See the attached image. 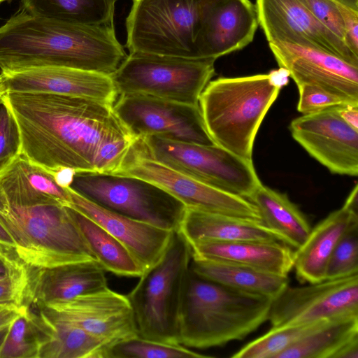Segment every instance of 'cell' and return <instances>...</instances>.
I'll return each mask as SVG.
<instances>
[{
    "label": "cell",
    "instance_id": "obj_1",
    "mask_svg": "<svg viewBox=\"0 0 358 358\" xmlns=\"http://www.w3.org/2000/svg\"><path fill=\"white\" fill-rule=\"evenodd\" d=\"M1 101L18 125L21 155L48 171L115 173L136 140L106 103L22 92Z\"/></svg>",
    "mask_w": 358,
    "mask_h": 358
},
{
    "label": "cell",
    "instance_id": "obj_2",
    "mask_svg": "<svg viewBox=\"0 0 358 358\" xmlns=\"http://www.w3.org/2000/svg\"><path fill=\"white\" fill-rule=\"evenodd\" d=\"M127 57L114 24L70 22L22 9L0 27V69L66 67L111 75Z\"/></svg>",
    "mask_w": 358,
    "mask_h": 358
},
{
    "label": "cell",
    "instance_id": "obj_3",
    "mask_svg": "<svg viewBox=\"0 0 358 358\" xmlns=\"http://www.w3.org/2000/svg\"><path fill=\"white\" fill-rule=\"evenodd\" d=\"M289 77L288 71L280 67L268 73L210 81L199 105L215 143L252 162L259 128Z\"/></svg>",
    "mask_w": 358,
    "mask_h": 358
},
{
    "label": "cell",
    "instance_id": "obj_4",
    "mask_svg": "<svg viewBox=\"0 0 358 358\" xmlns=\"http://www.w3.org/2000/svg\"><path fill=\"white\" fill-rule=\"evenodd\" d=\"M271 300L203 278L189 267L180 313V343L206 349L242 340L268 320Z\"/></svg>",
    "mask_w": 358,
    "mask_h": 358
},
{
    "label": "cell",
    "instance_id": "obj_5",
    "mask_svg": "<svg viewBox=\"0 0 358 358\" xmlns=\"http://www.w3.org/2000/svg\"><path fill=\"white\" fill-rule=\"evenodd\" d=\"M0 220L29 267L96 261L70 208L52 197L26 203L0 201Z\"/></svg>",
    "mask_w": 358,
    "mask_h": 358
},
{
    "label": "cell",
    "instance_id": "obj_6",
    "mask_svg": "<svg viewBox=\"0 0 358 358\" xmlns=\"http://www.w3.org/2000/svg\"><path fill=\"white\" fill-rule=\"evenodd\" d=\"M191 259L189 243L174 231L162 257L127 295L139 338L181 345L180 313Z\"/></svg>",
    "mask_w": 358,
    "mask_h": 358
},
{
    "label": "cell",
    "instance_id": "obj_7",
    "mask_svg": "<svg viewBox=\"0 0 358 358\" xmlns=\"http://www.w3.org/2000/svg\"><path fill=\"white\" fill-rule=\"evenodd\" d=\"M215 60L129 52L110 77L120 95L144 94L199 105L215 74Z\"/></svg>",
    "mask_w": 358,
    "mask_h": 358
},
{
    "label": "cell",
    "instance_id": "obj_8",
    "mask_svg": "<svg viewBox=\"0 0 358 358\" xmlns=\"http://www.w3.org/2000/svg\"><path fill=\"white\" fill-rule=\"evenodd\" d=\"M69 187L106 209L169 231L179 230L187 209L164 189L129 176L76 172Z\"/></svg>",
    "mask_w": 358,
    "mask_h": 358
},
{
    "label": "cell",
    "instance_id": "obj_9",
    "mask_svg": "<svg viewBox=\"0 0 358 358\" xmlns=\"http://www.w3.org/2000/svg\"><path fill=\"white\" fill-rule=\"evenodd\" d=\"M141 150L189 177L248 199L262 184L253 166L217 145L172 141L156 136L138 138Z\"/></svg>",
    "mask_w": 358,
    "mask_h": 358
},
{
    "label": "cell",
    "instance_id": "obj_10",
    "mask_svg": "<svg viewBox=\"0 0 358 358\" xmlns=\"http://www.w3.org/2000/svg\"><path fill=\"white\" fill-rule=\"evenodd\" d=\"M200 9L201 0H133L126 20L129 52L199 58Z\"/></svg>",
    "mask_w": 358,
    "mask_h": 358
},
{
    "label": "cell",
    "instance_id": "obj_11",
    "mask_svg": "<svg viewBox=\"0 0 358 358\" xmlns=\"http://www.w3.org/2000/svg\"><path fill=\"white\" fill-rule=\"evenodd\" d=\"M113 174L133 176L155 184L180 200L187 208L262 222L257 208L247 199L165 166L143 152L136 141L118 171Z\"/></svg>",
    "mask_w": 358,
    "mask_h": 358
},
{
    "label": "cell",
    "instance_id": "obj_12",
    "mask_svg": "<svg viewBox=\"0 0 358 358\" xmlns=\"http://www.w3.org/2000/svg\"><path fill=\"white\" fill-rule=\"evenodd\" d=\"M113 108L136 138L156 136L188 143L216 145L207 131L199 105L144 94H122Z\"/></svg>",
    "mask_w": 358,
    "mask_h": 358
},
{
    "label": "cell",
    "instance_id": "obj_13",
    "mask_svg": "<svg viewBox=\"0 0 358 358\" xmlns=\"http://www.w3.org/2000/svg\"><path fill=\"white\" fill-rule=\"evenodd\" d=\"M308 284L288 285L271 300L272 327L358 315V274Z\"/></svg>",
    "mask_w": 358,
    "mask_h": 358
},
{
    "label": "cell",
    "instance_id": "obj_14",
    "mask_svg": "<svg viewBox=\"0 0 358 358\" xmlns=\"http://www.w3.org/2000/svg\"><path fill=\"white\" fill-rule=\"evenodd\" d=\"M289 128L294 139L332 173L357 176L358 130L341 117L338 108L303 115Z\"/></svg>",
    "mask_w": 358,
    "mask_h": 358
},
{
    "label": "cell",
    "instance_id": "obj_15",
    "mask_svg": "<svg viewBox=\"0 0 358 358\" xmlns=\"http://www.w3.org/2000/svg\"><path fill=\"white\" fill-rule=\"evenodd\" d=\"M43 308L111 346L138 337L134 312L127 295L108 287Z\"/></svg>",
    "mask_w": 358,
    "mask_h": 358
},
{
    "label": "cell",
    "instance_id": "obj_16",
    "mask_svg": "<svg viewBox=\"0 0 358 358\" xmlns=\"http://www.w3.org/2000/svg\"><path fill=\"white\" fill-rule=\"evenodd\" d=\"M255 8L268 43L314 47L358 66V56L317 20L301 0H256Z\"/></svg>",
    "mask_w": 358,
    "mask_h": 358
},
{
    "label": "cell",
    "instance_id": "obj_17",
    "mask_svg": "<svg viewBox=\"0 0 358 358\" xmlns=\"http://www.w3.org/2000/svg\"><path fill=\"white\" fill-rule=\"evenodd\" d=\"M258 24L250 0H201L198 57L216 59L243 49L252 41Z\"/></svg>",
    "mask_w": 358,
    "mask_h": 358
},
{
    "label": "cell",
    "instance_id": "obj_18",
    "mask_svg": "<svg viewBox=\"0 0 358 358\" xmlns=\"http://www.w3.org/2000/svg\"><path fill=\"white\" fill-rule=\"evenodd\" d=\"M279 66L296 85H315L358 103V66L314 47L286 41L268 43Z\"/></svg>",
    "mask_w": 358,
    "mask_h": 358
},
{
    "label": "cell",
    "instance_id": "obj_19",
    "mask_svg": "<svg viewBox=\"0 0 358 358\" xmlns=\"http://www.w3.org/2000/svg\"><path fill=\"white\" fill-rule=\"evenodd\" d=\"M1 74L6 92L78 96L113 106L118 94L110 75L99 72L50 66Z\"/></svg>",
    "mask_w": 358,
    "mask_h": 358
},
{
    "label": "cell",
    "instance_id": "obj_20",
    "mask_svg": "<svg viewBox=\"0 0 358 358\" xmlns=\"http://www.w3.org/2000/svg\"><path fill=\"white\" fill-rule=\"evenodd\" d=\"M68 206L90 217L118 240L132 255L143 273L164 254L174 231L166 230L106 209L69 187Z\"/></svg>",
    "mask_w": 358,
    "mask_h": 358
},
{
    "label": "cell",
    "instance_id": "obj_21",
    "mask_svg": "<svg viewBox=\"0 0 358 358\" xmlns=\"http://www.w3.org/2000/svg\"><path fill=\"white\" fill-rule=\"evenodd\" d=\"M24 306L41 308L108 287L106 271L96 260L50 268L29 267Z\"/></svg>",
    "mask_w": 358,
    "mask_h": 358
},
{
    "label": "cell",
    "instance_id": "obj_22",
    "mask_svg": "<svg viewBox=\"0 0 358 358\" xmlns=\"http://www.w3.org/2000/svg\"><path fill=\"white\" fill-rule=\"evenodd\" d=\"M37 309L29 308L38 338V358H110L113 346L45 308Z\"/></svg>",
    "mask_w": 358,
    "mask_h": 358
},
{
    "label": "cell",
    "instance_id": "obj_23",
    "mask_svg": "<svg viewBox=\"0 0 358 358\" xmlns=\"http://www.w3.org/2000/svg\"><path fill=\"white\" fill-rule=\"evenodd\" d=\"M192 257L224 261L263 272L288 276L294 251L280 242L199 241L189 243Z\"/></svg>",
    "mask_w": 358,
    "mask_h": 358
},
{
    "label": "cell",
    "instance_id": "obj_24",
    "mask_svg": "<svg viewBox=\"0 0 358 358\" xmlns=\"http://www.w3.org/2000/svg\"><path fill=\"white\" fill-rule=\"evenodd\" d=\"M358 224V215L343 206L333 211L311 231L303 245L294 250V267L301 283H315L325 279L328 260L340 238Z\"/></svg>",
    "mask_w": 358,
    "mask_h": 358
},
{
    "label": "cell",
    "instance_id": "obj_25",
    "mask_svg": "<svg viewBox=\"0 0 358 358\" xmlns=\"http://www.w3.org/2000/svg\"><path fill=\"white\" fill-rule=\"evenodd\" d=\"M178 231L189 243L199 241L281 242L262 222L187 208Z\"/></svg>",
    "mask_w": 358,
    "mask_h": 358
},
{
    "label": "cell",
    "instance_id": "obj_26",
    "mask_svg": "<svg viewBox=\"0 0 358 358\" xmlns=\"http://www.w3.org/2000/svg\"><path fill=\"white\" fill-rule=\"evenodd\" d=\"M189 267L197 275L227 288L271 299L289 285L288 276L224 261L192 257Z\"/></svg>",
    "mask_w": 358,
    "mask_h": 358
},
{
    "label": "cell",
    "instance_id": "obj_27",
    "mask_svg": "<svg viewBox=\"0 0 358 358\" xmlns=\"http://www.w3.org/2000/svg\"><path fill=\"white\" fill-rule=\"evenodd\" d=\"M247 199L257 208L262 223L275 232L282 243L294 250L303 245L312 228L285 194L262 183Z\"/></svg>",
    "mask_w": 358,
    "mask_h": 358
},
{
    "label": "cell",
    "instance_id": "obj_28",
    "mask_svg": "<svg viewBox=\"0 0 358 358\" xmlns=\"http://www.w3.org/2000/svg\"><path fill=\"white\" fill-rule=\"evenodd\" d=\"M69 208L90 249L106 271L119 276L142 275L143 268L124 245L96 222Z\"/></svg>",
    "mask_w": 358,
    "mask_h": 358
},
{
    "label": "cell",
    "instance_id": "obj_29",
    "mask_svg": "<svg viewBox=\"0 0 358 358\" xmlns=\"http://www.w3.org/2000/svg\"><path fill=\"white\" fill-rule=\"evenodd\" d=\"M358 336V315L329 320L280 352L276 358H332L345 343Z\"/></svg>",
    "mask_w": 358,
    "mask_h": 358
},
{
    "label": "cell",
    "instance_id": "obj_30",
    "mask_svg": "<svg viewBox=\"0 0 358 358\" xmlns=\"http://www.w3.org/2000/svg\"><path fill=\"white\" fill-rule=\"evenodd\" d=\"M117 0H21V9L36 16L90 24H114Z\"/></svg>",
    "mask_w": 358,
    "mask_h": 358
},
{
    "label": "cell",
    "instance_id": "obj_31",
    "mask_svg": "<svg viewBox=\"0 0 358 358\" xmlns=\"http://www.w3.org/2000/svg\"><path fill=\"white\" fill-rule=\"evenodd\" d=\"M329 320H331L272 327L270 331L245 345L231 357L276 358L280 352Z\"/></svg>",
    "mask_w": 358,
    "mask_h": 358
},
{
    "label": "cell",
    "instance_id": "obj_32",
    "mask_svg": "<svg viewBox=\"0 0 358 358\" xmlns=\"http://www.w3.org/2000/svg\"><path fill=\"white\" fill-rule=\"evenodd\" d=\"M38 338L29 308L8 326L0 341V358H38Z\"/></svg>",
    "mask_w": 358,
    "mask_h": 358
},
{
    "label": "cell",
    "instance_id": "obj_33",
    "mask_svg": "<svg viewBox=\"0 0 358 358\" xmlns=\"http://www.w3.org/2000/svg\"><path fill=\"white\" fill-rule=\"evenodd\" d=\"M184 347L145 340L139 337L113 345L110 358H208Z\"/></svg>",
    "mask_w": 358,
    "mask_h": 358
},
{
    "label": "cell",
    "instance_id": "obj_34",
    "mask_svg": "<svg viewBox=\"0 0 358 358\" xmlns=\"http://www.w3.org/2000/svg\"><path fill=\"white\" fill-rule=\"evenodd\" d=\"M358 274V224L340 238L328 260L324 280Z\"/></svg>",
    "mask_w": 358,
    "mask_h": 358
},
{
    "label": "cell",
    "instance_id": "obj_35",
    "mask_svg": "<svg viewBox=\"0 0 358 358\" xmlns=\"http://www.w3.org/2000/svg\"><path fill=\"white\" fill-rule=\"evenodd\" d=\"M297 87L299 92L297 110L303 115L346 106H358L357 102L315 85L302 84Z\"/></svg>",
    "mask_w": 358,
    "mask_h": 358
},
{
    "label": "cell",
    "instance_id": "obj_36",
    "mask_svg": "<svg viewBox=\"0 0 358 358\" xmlns=\"http://www.w3.org/2000/svg\"><path fill=\"white\" fill-rule=\"evenodd\" d=\"M21 138L16 120L8 106L0 101V170L21 155Z\"/></svg>",
    "mask_w": 358,
    "mask_h": 358
},
{
    "label": "cell",
    "instance_id": "obj_37",
    "mask_svg": "<svg viewBox=\"0 0 358 358\" xmlns=\"http://www.w3.org/2000/svg\"><path fill=\"white\" fill-rule=\"evenodd\" d=\"M28 266L25 264L10 268L0 278V304L24 306L28 284Z\"/></svg>",
    "mask_w": 358,
    "mask_h": 358
},
{
    "label": "cell",
    "instance_id": "obj_38",
    "mask_svg": "<svg viewBox=\"0 0 358 358\" xmlns=\"http://www.w3.org/2000/svg\"><path fill=\"white\" fill-rule=\"evenodd\" d=\"M301 1L317 20L344 42L345 30L338 8V1L336 0Z\"/></svg>",
    "mask_w": 358,
    "mask_h": 358
},
{
    "label": "cell",
    "instance_id": "obj_39",
    "mask_svg": "<svg viewBox=\"0 0 358 358\" xmlns=\"http://www.w3.org/2000/svg\"><path fill=\"white\" fill-rule=\"evenodd\" d=\"M338 8L344 25V42L350 50L358 56V10L340 2Z\"/></svg>",
    "mask_w": 358,
    "mask_h": 358
},
{
    "label": "cell",
    "instance_id": "obj_40",
    "mask_svg": "<svg viewBox=\"0 0 358 358\" xmlns=\"http://www.w3.org/2000/svg\"><path fill=\"white\" fill-rule=\"evenodd\" d=\"M0 259L10 267H16L24 264L19 259L15 243L10 234L0 220Z\"/></svg>",
    "mask_w": 358,
    "mask_h": 358
},
{
    "label": "cell",
    "instance_id": "obj_41",
    "mask_svg": "<svg viewBox=\"0 0 358 358\" xmlns=\"http://www.w3.org/2000/svg\"><path fill=\"white\" fill-rule=\"evenodd\" d=\"M25 306H18L12 303L0 304V334L24 311Z\"/></svg>",
    "mask_w": 358,
    "mask_h": 358
},
{
    "label": "cell",
    "instance_id": "obj_42",
    "mask_svg": "<svg viewBox=\"0 0 358 358\" xmlns=\"http://www.w3.org/2000/svg\"><path fill=\"white\" fill-rule=\"evenodd\" d=\"M332 358H358V336L343 345Z\"/></svg>",
    "mask_w": 358,
    "mask_h": 358
},
{
    "label": "cell",
    "instance_id": "obj_43",
    "mask_svg": "<svg viewBox=\"0 0 358 358\" xmlns=\"http://www.w3.org/2000/svg\"><path fill=\"white\" fill-rule=\"evenodd\" d=\"M338 113L346 123L358 130V106H346L338 108Z\"/></svg>",
    "mask_w": 358,
    "mask_h": 358
},
{
    "label": "cell",
    "instance_id": "obj_44",
    "mask_svg": "<svg viewBox=\"0 0 358 358\" xmlns=\"http://www.w3.org/2000/svg\"><path fill=\"white\" fill-rule=\"evenodd\" d=\"M49 172L53 176L57 184L63 187H69L70 186L76 173L70 169H60Z\"/></svg>",
    "mask_w": 358,
    "mask_h": 358
},
{
    "label": "cell",
    "instance_id": "obj_45",
    "mask_svg": "<svg viewBox=\"0 0 358 358\" xmlns=\"http://www.w3.org/2000/svg\"><path fill=\"white\" fill-rule=\"evenodd\" d=\"M343 206L352 213L358 215V185H355L348 196L347 197Z\"/></svg>",
    "mask_w": 358,
    "mask_h": 358
},
{
    "label": "cell",
    "instance_id": "obj_46",
    "mask_svg": "<svg viewBox=\"0 0 358 358\" xmlns=\"http://www.w3.org/2000/svg\"><path fill=\"white\" fill-rule=\"evenodd\" d=\"M352 9L358 10V0H336Z\"/></svg>",
    "mask_w": 358,
    "mask_h": 358
},
{
    "label": "cell",
    "instance_id": "obj_47",
    "mask_svg": "<svg viewBox=\"0 0 358 358\" xmlns=\"http://www.w3.org/2000/svg\"><path fill=\"white\" fill-rule=\"evenodd\" d=\"M10 268H11V267L8 266L2 259H0V278L5 276L9 271Z\"/></svg>",
    "mask_w": 358,
    "mask_h": 358
},
{
    "label": "cell",
    "instance_id": "obj_48",
    "mask_svg": "<svg viewBox=\"0 0 358 358\" xmlns=\"http://www.w3.org/2000/svg\"><path fill=\"white\" fill-rule=\"evenodd\" d=\"M6 90L4 89V87H3V78H2V76L1 74L0 73V101H1V99L2 98V96L6 94Z\"/></svg>",
    "mask_w": 358,
    "mask_h": 358
},
{
    "label": "cell",
    "instance_id": "obj_49",
    "mask_svg": "<svg viewBox=\"0 0 358 358\" xmlns=\"http://www.w3.org/2000/svg\"><path fill=\"white\" fill-rule=\"evenodd\" d=\"M10 1V0H0V3L4 2V1Z\"/></svg>",
    "mask_w": 358,
    "mask_h": 358
}]
</instances>
